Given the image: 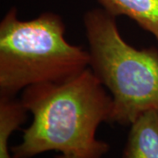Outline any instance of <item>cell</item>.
<instances>
[{
	"mask_svg": "<svg viewBox=\"0 0 158 158\" xmlns=\"http://www.w3.org/2000/svg\"><path fill=\"white\" fill-rule=\"evenodd\" d=\"M21 101L32 114L13 158H33L56 151L73 158H103L110 150L97 138L98 127L111 123L113 98L90 68L59 83L29 86Z\"/></svg>",
	"mask_w": 158,
	"mask_h": 158,
	"instance_id": "obj_1",
	"label": "cell"
},
{
	"mask_svg": "<svg viewBox=\"0 0 158 158\" xmlns=\"http://www.w3.org/2000/svg\"><path fill=\"white\" fill-rule=\"evenodd\" d=\"M62 18L47 11L21 20L12 7L0 22V96L16 97L29 86L59 83L90 65L89 51L65 38Z\"/></svg>",
	"mask_w": 158,
	"mask_h": 158,
	"instance_id": "obj_2",
	"label": "cell"
},
{
	"mask_svg": "<svg viewBox=\"0 0 158 158\" xmlns=\"http://www.w3.org/2000/svg\"><path fill=\"white\" fill-rule=\"evenodd\" d=\"M89 68L113 98L111 123L130 126L143 113L158 110V50L138 49L120 34L116 17L103 8L84 15Z\"/></svg>",
	"mask_w": 158,
	"mask_h": 158,
	"instance_id": "obj_3",
	"label": "cell"
},
{
	"mask_svg": "<svg viewBox=\"0 0 158 158\" xmlns=\"http://www.w3.org/2000/svg\"><path fill=\"white\" fill-rule=\"evenodd\" d=\"M129 127L122 158H158V110L143 113Z\"/></svg>",
	"mask_w": 158,
	"mask_h": 158,
	"instance_id": "obj_4",
	"label": "cell"
},
{
	"mask_svg": "<svg viewBox=\"0 0 158 158\" xmlns=\"http://www.w3.org/2000/svg\"><path fill=\"white\" fill-rule=\"evenodd\" d=\"M114 17L131 19L158 41V0H97Z\"/></svg>",
	"mask_w": 158,
	"mask_h": 158,
	"instance_id": "obj_5",
	"label": "cell"
},
{
	"mask_svg": "<svg viewBox=\"0 0 158 158\" xmlns=\"http://www.w3.org/2000/svg\"><path fill=\"white\" fill-rule=\"evenodd\" d=\"M28 113L21 99L0 96V158H13L9 148L10 138L26 122Z\"/></svg>",
	"mask_w": 158,
	"mask_h": 158,
	"instance_id": "obj_6",
	"label": "cell"
},
{
	"mask_svg": "<svg viewBox=\"0 0 158 158\" xmlns=\"http://www.w3.org/2000/svg\"><path fill=\"white\" fill-rule=\"evenodd\" d=\"M56 158H73V157H70V156H62V155H59V156H57Z\"/></svg>",
	"mask_w": 158,
	"mask_h": 158,
	"instance_id": "obj_7",
	"label": "cell"
}]
</instances>
